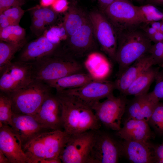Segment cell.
Instances as JSON below:
<instances>
[{
	"label": "cell",
	"instance_id": "ba28073f",
	"mask_svg": "<svg viewBox=\"0 0 163 163\" xmlns=\"http://www.w3.org/2000/svg\"><path fill=\"white\" fill-rule=\"evenodd\" d=\"M96 131L70 136L59 156L62 162L89 163Z\"/></svg>",
	"mask_w": 163,
	"mask_h": 163
},
{
	"label": "cell",
	"instance_id": "3957f363",
	"mask_svg": "<svg viewBox=\"0 0 163 163\" xmlns=\"http://www.w3.org/2000/svg\"><path fill=\"white\" fill-rule=\"evenodd\" d=\"M115 61L118 65L117 75L136 60L148 53L151 41L145 32L134 28L120 32Z\"/></svg>",
	"mask_w": 163,
	"mask_h": 163
},
{
	"label": "cell",
	"instance_id": "7c38bea8",
	"mask_svg": "<svg viewBox=\"0 0 163 163\" xmlns=\"http://www.w3.org/2000/svg\"><path fill=\"white\" fill-rule=\"evenodd\" d=\"M120 156V142L107 133L96 131L89 163H117Z\"/></svg>",
	"mask_w": 163,
	"mask_h": 163
},
{
	"label": "cell",
	"instance_id": "b9f144b4",
	"mask_svg": "<svg viewBox=\"0 0 163 163\" xmlns=\"http://www.w3.org/2000/svg\"><path fill=\"white\" fill-rule=\"evenodd\" d=\"M150 39L151 41H153L155 43L162 41L163 33L158 31L150 38Z\"/></svg>",
	"mask_w": 163,
	"mask_h": 163
},
{
	"label": "cell",
	"instance_id": "c3c4849f",
	"mask_svg": "<svg viewBox=\"0 0 163 163\" xmlns=\"http://www.w3.org/2000/svg\"><path fill=\"white\" fill-rule=\"evenodd\" d=\"M149 2L153 4L163 5V0H148Z\"/></svg>",
	"mask_w": 163,
	"mask_h": 163
},
{
	"label": "cell",
	"instance_id": "2e32d148",
	"mask_svg": "<svg viewBox=\"0 0 163 163\" xmlns=\"http://www.w3.org/2000/svg\"><path fill=\"white\" fill-rule=\"evenodd\" d=\"M11 126L19 138L22 146L39 134L51 131L43 127L32 115L13 113Z\"/></svg>",
	"mask_w": 163,
	"mask_h": 163
},
{
	"label": "cell",
	"instance_id": "ac0fdd59",
	"mask_svg": "<svg viewBox=\"0 0 163 163\" xmlns=\"http://www.w3.org/2000/svg\"><path fill=\"white\" fill-rule=\"evenodd\" d=\"M159 102L151 92L134 96L132 99L127 101L124 114L125 117L148 122Z\"/></svg>",
	"mask_w": 163,
	"mask_h": 163
},
{
	"label": "cell",
	"instance_id": "1f68e13d",
	"mask_svg": "<svg viewBox=\"0 0 163 163\" xmlns=\"http://www.w3.org/2000/svg\"><path fill=\"white\" fill-rule=\"evenodd\" d=\"M148 123L156 133L163 136V102L156 105Z\"/></svg>",
	"mask_w": 163,
	"mask_h": 163
},
{
	"label": "cell",
	"instance_id": "7bdbcfd3",
	"mask_svg": "<svg viewBox=\"0 0 163 163\" xmlns=\"http://www.w3.org/2000/svg\"><path fill=\"white\" fill-rule=\"evenodd\" d=\"M158 31L151 27L148 26L144 29V32L148 37L149 38Z\"/></svg>",
	"mask_w": 163,
	"mask_h": 163
},
{
	"label": "cell",
	"instance_id": "7a4b0ae2",
	"mask_svg": "<svg viewBox=\"0 0 163 163\" xmlns=\"http://www.w3.org/2000/svg\"><path fill=\"white\" fill-rule=\"evenodd\" d=\"M32 63L34 79L44 82L83 72L82 65L64 51H57Z\"/></svg>",
	"mask_w": 163,
	"mask_h": 163
},
{
	"label": "cell",
	"instance_id": "5b68a950",
	"mask_svg": "<svg viewBox=\"0 0 163 163\" xmlns=\"http://www.w3.org/2000/svg\"><path fill=\"white\" fill-rule=\"evenodd\" d=\"M50 88L45 82L34 79L24 87L6 94L11 101L13 113L34 114L51 94Z\"/></svg>",
	"mask_w": 163,
	"mask_h": 163
},
{
	"label": "cell",
	"instance_id": "f35d334b",
	"mask_svg": "<svg viewBox=\"0 0 163 163\" xmlns=\"http://www.w3.org/2000/svg\"><path fill=\"white\" fill-rule=\"evenodd\" d=\"M155 163H163V142L161 144L155 145Z\"/></svg>",
	"mask_w": 163,
	"mask_h": 163
},
{
	"label": "cell",
	"instance_id": "4fadbf2b",
	"mask_svg": "<svg viewBox=\"0 0 163 163\" xmlns=\"http://www.w3.org/2000/svg\"><path fill=\"white\" fill-rule=\"evenodd\" d=\"M115 89L114 82L94 80L79 88L57 90L56 92L74 96L91 107L100 100L113 94Z\"/></svg>",
	"mask_w": 163,
	"mask_h": 163
},
{
	"label": "cell",
	"instance_id": "484cf974",
	"mask_svg": "<svg viewBox=\"0 0 163 163\" xmlns=\"http://www.w3.org/2000/svg\"><path fill=\"white\" fill-rule=\"evenodd\" d=\"M27 43L26 39L17 43L0 41V70L2 72L11 62L15 54Z\"/></svg>",
	"mask_w": 163,
	"mask_h": 163
},
{
	"label": "cell",
	"instance_id": "681fc988",
	"mask_svg": "<svg viewBox=\"0 0 163 163\" xmlns=\"http://www.w3.org/2000/svg\"><path fill=\"white\" fill-rule=\"evenodd\" d=\"M70 4L76 5L77 0H69Z\"/></svg>",
	"mask_w": 163,
	"mask_h": 163
},
{
	"label": "cell",
	"instance_id": "e575fe53",
	"mask_svg": "<svg viewBox=\"0 0 163 163\" xmlns=\"http://www.w3.org/2000/svg\"><path fill=\"white\" fill-rule=\"evenodd\" d=\"M155 84L151 92L154 96L159 101L163 100V70L159 71L155 78Z\"/></svg>",
	"mask_w": 163,
	"mask_h": 163
},
{
	"label": "cell",
	"instance_id": "d590c367",
	"mask_svg": "<svg viewBox=\"0 0 163 163\" xmlns=\"http://www.w3.org/2000/svg\"><path fill=\"white\" fill-rule=\"evenodd\" d=\"M47 26L45 22L42 19L32 18L30 29L33 34L37 37L43 34Z\"/></svg>",
	"mask_w": 163,
	"mask_h": 163
},
{
	"label": "cell",
	"instance_id": "d4e9b609",
	"mask_svg": "<svg viewBox=\"0 0 163 163\" xmlns=\"http://www.w3.org/2000/svg\"><path fill=\"white\" fill-rule=\"evenodd\" d=\"M64 18L63 26L68 37L75 33L85 22L88 15L81 9L70 4Z\"/></svg>",
	"mask_w": 163,
	"mask_h": 163
},
{
	"label": "cell",
	"instance_id": "836d02e7",
	"mask_svg": "<svg viewBox=\"0 0 163 163\" xmlns=\"http://www.w3.org/2000/svg\"><path fill=\"white\" fill-rule=\"evenodd\" d=\"M154 60L156 65L160 64L163 61V43L162 41L152 45L148 52Z\"/></svg>",
	"mask_w": 163,
	"mask_h": 163
},
{
	"label": "cell",
	"instance_id": "db71d44e",
	"mask_svg": "<svg viewBox=\"0 0 163 163\" xmlns=\"http://www.w3.org/2000/svg\"><path fill=\"white\" fill-rule=\"evenodd\" d=\"M162 42H163V41H162Z\"/></svg>",
	"mask_w": 163,
	"mask_h": 163
},
{
	"label": "cell",
	"instance_id": "5bb4252c",
	"mask_svg": "<svg viewBox=\"0 0 163 163\" xmlns=\"http://www.w3.org/2000/svg\"><path fill=\"white\" fill-rule=\"evenodd\" d=\"M0 150L10 163H28L21 141L12 128L9 125L0 126Z\"/></svg>",
	"mask_w": 163,
	"mask_h": 163
},
{
	"label": "cell",
	"instance_id": "bcb514c9",
	"mask_svg": "<svg viewBox=\"0 0 163 163\" xmlns=\"http://www.w3.org/2000/svg\"><path fill=\"white\" fill-rule=\"evenodd\" d=\"M55 0H40V6L43 7H49L51 6Z\"/></svg>",
	"mask_w": 163,
	"mask_h": 163
},
{
	"label": "cell",
	"instance_id": "e0dca14e",
	"mask_svg": "<svg viewBox=\"0 0 163 163\" xmlns=\"http://www.w3.org/2000/svg\"><path fill=\"white\" fill-rule=\"evenodd\" d=\"M121 156L133 163H155L154 146L150 142L123 140L120 142Z\"/></svg>",
	"mask_w": 163,
	"mask_h": 163
},
{
	"label": "cell",
	"instance_id": "30bf717a",
	"mask_svg": "<svg viewBox=\"0 0 163 163\" xmlns=\"http://www.w3.org/2000/svg\"><path fill=\"white\" fill-rule=\"evenodd\" d=\"M103 12L114 28L121 31L143 23L136 6L127 0H115Z\"/></svg>",
	"mask_w": 163,
	"mask_h": 163
},
{
	"label": "cell",
	"instance_id": "60d3db41",
	"mask_svg": "<svg viewBox=\"0 0 163 163\" xmlns=\"http://www.w3.org/2000/svg\"><path fill=\"white\" fill-rule=\"evenodd\" d=\"M62 163L59 158H47L40 159L37 163Z\"/></svg>",
	"mask_w": 163,
	"mask_h": 163
},
{
	"label": "cell",
	"instance_id": "8fae6325",
	"mask_svg": "<svg viewBox=\"0 0 163 163\" xmlns=\"http://www.w3.org/2000/svg\"><path fill=\"white\" fill-rule=\"evenodd\" d=\"M66 40L63 51L74 58L87 56L95 51L97 42L88 17L78 30Z\"/></svg>",
	"mask_w": 163,
	"mask_h": 163
},
{
	"label": "cell",
	"instance_id": "f6af8a7d",
	"mask_svg": "<svg viewBox=\"0 0 163 163\" xmlns=\"http://www.w3.org/2000/svg\"><path fill=\"white\" fill-rule=\"evenodd\" d=\"M163 22V21H157L152 22L148 24H149L151 27L159 31Z\"/></svg>",
	"mask_w": 163,
	"mask_h": 163
},
{
	"label": "cell",
	"instance_id": "4316f807",
	"mask_svg": "<svg viewBox=\"0 0 163 163\" xmlns=\"http://www.w3.org/2000/svg\"><path fill=\"white\" fill-rule=\"evenodd\" d=\"M26 31L19 25H12L0 30V40L17 43L25 39Z\"/></svg>",
	"mask_w": 163,
	"mask_h": 163
},
{
	"label": "cell",
	"instance_id": "74e56055",
	"mask_svg": "<svg viewBox=\"0 0 163 163\" xmlns=\"http://www.w3.org/2000/svg\"><path fill=\"white\" fill-rule=\"evenodd\" d=\"M68 4L67 0H55L51 7L57 13L63 12L68 10Z\"/></svg>",
	"mask_w": 163,
	"mask_h": 163
},
{
	"label": "cell",
	"instance_id": "6da1fadb",
	"mask_svg": "<svg viewBox=\"0 0 163 163\" xmlns=\"http://www.w3.org/2000/svg\"><path fill=\"white\" fill-rule=\"evenodd\" d=\"M63 130L71 136L99 129L101 123L92 108L73 96L56 92Z\"/></svg>",
	"mask_w": 163,
	"mask_h": 163
},
{
	"label": "cell",
	"instance_id": "816d5d0a",
	"mask_svg": "<svg viewBox=\"0 0 163 163\" xmlns=\"http://www.w3.org/2000/svg\"><path fill=\"white\" fill-rule=\"evenodd\" d=\"M160 66L163 68V61L162 62L159 64Z\"/></svg>",
	"mask_w": 163,
	"mask_h": 163
},
{
	"label": "cell",
	"instance_id": "f907efd6",
	"mask_svg": "<svg viewBox=\"0 0 163 163\" xmlns=\"http://www.w3.org/2000/svg\"><path fill=\"white\" fill-rule=\"evenodd\" d=\"M159 31L163 33V22L161 26Z\"/></svg>",
	"mask_w": 163,
	"mask_h": 163
},
{
	"label": "cell",
	"instance_id": "cb8c5ba5",
	"mask_svg": "<svg viewBox=\"0 0 163 163\" xmlns=\"http://www.w3.org/2000/svg\"><path fill=\"white\" fill-rule=\"evenodd\" d=\"M93 80L88 72H81L45 83L50 88H54L57 91L79 88Z\"/></svg>",
	"mask_w": 163,
	"mask_h": 163
},
{
	"label": "cell",
	"instance_id": "44dd1931",
	"mask_svg": "<svg viewBox=\"0 0 163 163\" xmlns=\"http://www.w3.org/2000/svg\"><path fill=\"white\" fill-rule=\"evenodd\" d=\"M58 47L51 43L43 34L26 44L22 48L19 61L34 62L54 53L57 51Z\"/></svg>",
	"mask_w": 163,
	"mask_h": 163
},
{
	"label": "cell",
	"instance_id": "9c48e42d",
	"mask_svg": "<svg viewBox=\"0 0 163 163\" xmlns=\"http://www.w3.org/2000/svg\"><path fill=\"white\" fill-rule=\"evenodd\" d=\"M1 92L8 94L27 85L34 79L32 63L18 61L10 63L2 72Z\"/></svg>",
	"mask_w": 163,
	"mask_h": 163
},
{
	"label": "cell",
	"instance_id": "d6986e66",
	"mask_svg": "<svg viewBox=\"0 0 163 163\" xmlns=\"http://www.w3.org/2000/svg\"><path fill=\"white\" fill-rule=\"evenodd\" d=\"M123 126L117 135L124 140L150 142L155 138L148 122L144 120L124 117L122 120Z\"/></svg>",
	"mask_w": 163,
	"mask_h": 163
},
{
	"label": "cell",
	"instance_id": "8d00e7d4",
	"mask_svg": "<svg viewBox=\"0 0 163 163\" xmlns=\"http://www.w3.org/2000/svg\"><path fill=\"white\" fill-rule=\"evenodd\" d=\"M26 0H0V14L5 10L15 6H21L24 5Z\"/></svg>",
	"mask_w": 163,
	"mask_h": 163
},
{
	"label": "cell",
	"instance_id": "7402d4cb",
	"mask_svg": "<svg viewBox=\"0 0 163 163\" xmlns=\"http://www.w3.org/2000/svg\"><path fill=\"white\" fill-rule=\"evenodd\" d=\"M84 66L93 79L97 81L107 80L112 69V64L108 59L103 54L96 51L87 56Z\"/></svg>",
	"mask_w": 163,
	"mask_h": 163
},
{
	"label": "cell",
	"instance_id": "277c9868",
	"mask_svg": "<svg viewBox=\"0 0 163 163\" xmlns=\"http://www.w3.org/2000/svg\"><path fill=\"white\" fill-rule=\"evenodd\" d=\"M70 135L63 130L43 133L22 147L28 163H37L47 158H59L60 155Z\"/></svg>",
	"mask_w": 163,
	"mask_h": 163
},
{
	"label": "cell",
	"instance_id": "7dc6e473",
	"mask_svg": "<svg viewBox=\"0 0 163 163\" xmlns=\"http://www.w3.org/2000/svg\"><path fill=\"white\" fill-rule=\"evenodd\" d=\"M0 163H10L8 158L0 150Z\"/></svg>",
	"mask_w": 163,
	"mask_h": 163
},
{
	"label": "cell",
	"instance_id": "ab89813d",
	"mask_svg": "<svg viewBox=\"0 0 163 163\" xmlns=\"http://www.w3.org/2000/svg\"><path fill=\"white\" fill-rule=\"evenodd\" d=\"M11 25L6 16L3 14H0V30Z\"/></svg>",
	"mask_w": 163,
	"mask_h": 163
},
{
	"label": "cell",
	"instance_id": "4dcf8cb0",
	"mask_svg": "<svg viewBox=\"0 0 163 163\" xmlns=\"http://www.w3.org/2000/svg\"><path fill=\"white\" fill-rule=\"evenodd\" d=\"M43 34L51 43L58 46L61 41L66 40L68 38L62 23L59 25H54L47 28Z\"/></svg>",
	"mask_w": 163,
	"mask_h": 163
},
{
	"label": "cell",
	"instance_id": "d6a6232c",
	"mask_svg": "<svg viewBox=\"0 0 163 163\" xmlns=\"http://www.w3.org/2000/svg\"><path fill=\"white\" fill-rule=\"evenodd\" d=\"M21 6H15L5 10L2 13L7 17L11 25H19L20 20L24 13Z\"/></svg>",
	"mask_w": 163,
	"mask_h": 163
},
{
	"label": "cell",
	"instance_id": "ffe728a7",
	"mask_svg": "<svg viewBox=\"0 0 163 163\" xmlns=\"http://www.w3.org/2000/svg\"><path fill=\"white\" fill-rule=\"evenodd\" d=\"M155 65L154 60L149 53L142 56L117 75V78L114 82L115 89L123 94L140 74Z\"/></svg>",
	"mask_w": 163,
	"mask_h": 163
},
{
	"label": "cell",
	"instance_id": "603a6c76",
	"mask_svg": "<svg viewBox=\"0 0 163 163\" xmlns=\"http://www.w3.org/2000/svg\"><path fill=\"white\" fill-rule=\"evenodd\" d=\"M159 71L158 67H154L153 66L149 68L133 82L123 95L126 96H136L147 93Z\"/></svg>",
	"mask_w": 163,
	"mask_h": 163
},
{
	"label": "cell",
	"instance_id": "9a60e30c",
	"mask_svg": "<svg viewBox=\"0 0 163 163\" xmlns=\"http://www.w3.org/2000/svg\"><path fill=\"white\" fill-rule=\"evenodd\" d=\"M32 116L46 128L51 130H62L60 106L56 96L50 94Z\"/></svg>",
	"mask_w": 163,
	"mask_h": 163
},
{
	"label": "cell",
	"instance_id": "ee69618b",
	"mask_svg": "<svg viewBox=\"0 0 163 163\" xmlns=\"http://www.w3.org/2000/svg\"><path fill=\"white\" fill-rule=\"evenodd\" d=\"M114 1V0H99V2L103 11Z\"/></svg>",
	"mask_w": 163,
	"mask_h": 163
},
{
	"label": "cell",
	"instance_id": "f5cc1de1",
	"mask_svg": "<svg viewBox=\"0 0 163 163\" xmlns=\"http://www.w3.org/2000/svg\"><path fill=\"white\" fill-rule=\"evenodd\" d=\"M137 1H142L144 0H136Z\"/></svg>",
	"mask_w": 163,
	"mask_h": 163
},
{
	"label": "cell",
	"instance_id": "8992f818",
	"mask_svg": "<svg viewBox=\"0 0 163 163\" xmlns=\"http://www.w3.org/2000/svg\"><path fill=\"white\" fill-rule=\"evenodd\" d=\"M88 15L98 44L110 59L116 61L118 38L114 27L102 12L93 11Z\"/></svg>",
	"mask_w": 163,
	"mask_h": 163
},
{
	"label": "cell",
	"instance_id": "f1b7e54d",
	"mask_svg": "<svg viewBox=\"0 0 163 163\" xmlns=\"http://www.w3.org/2000/svg\"><path fill=\"white\" fill-rule=\"evenodd\" d=\"M32 18L42 19L47 26L54 25L58 20V13L50 7L37 6L31 11Z\"/></svg>",
	"mask_w": 163,
	"mask_h": 163
},
{
	"label": "cell",
	"instance_id": "52a82bcc",
	"mask_svg": "<svg viewBox=\"0 0 163 163\" xmlns=\"http://www.w3.org/2000/svg\"><path fill=\"white\" fill-rule=\"evenodd\" d=\"M127 101L125 95L115 97L113 94L103 101L96 103L91 108L101 124L118 131L121 128Z\"/></svg>",
	"mask_w": 163,
	"mask_h": 163
},
{
	"label": "cell",
	"instance_id": "83f0119b",
	"mask_svg": "<svg viewBox=\"0 0 163 163\" xmlns=\"http://www.w3.org/2000/svg\"><path fill=\"white\" fill-rule=\"evenodd\" d=\"M140 18L143 23L163 21V11L151 4L136 6Z\"/></svg>",
	"mask_w": 163,
	"mask_h": 163
},
{
	"label": "cell",
	"instance_id": "f546056e",
	"mask_svg": "<svg viewBox=\"0 0 163 163\" xmlns=\"http://www.w3.org/2000/svg\"><path fill=\"white\" fill-rule=\"evenodd\" d=\"M13 113L10 98L6 94L1 92L0 95V126L2 125L11 126Z\"/></svg>",
	"mask_w": 163,
	"mask_h": 163
}]
</instances>
